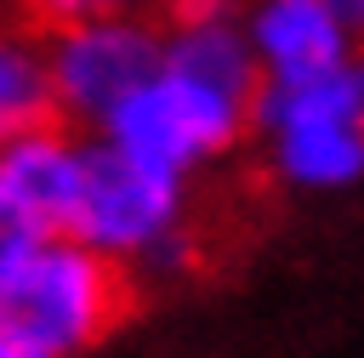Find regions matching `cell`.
I'll list each match as a JSON object with an SVG mask.
<instances>
[{
	"label": "cell",
	"mask_w": 364,
	"mask_h": 358,
	"mask_svg": "<svg viewBox=\"0 0 364 358\" xmlns=\"http://www.w3.org/2000/svg\"><path fill=\"white\" fill-rule=\"evenodd\" d=\"M68 239L91 244L114 267L171 273L188 256V176L125 153L108 136H85V176L68 216Z\"/></svg>",
	"instance_id": "1"
},
{
	"label": "cell",
	"mask_w": 364,
	"mask_h": 358,
	"mask_svg": "<svg viewBox=\"0 0 364 358\" xmlns=\"http://www.w3.org/2000/svg\"><path fill=\"white\" fill-rule=\"evenodd\" d=\"M256 131L290 193H341L364 182V45L330 74L262 85Z\"/></svg>",
	"instance_id": "2"
},
{
	"label": "cell",
	"mask_w": 364,
	"mask_h": 358,
	"mask_svg": "<svg viewBox=\"0 0 364 358\" xmlns=\"http://www.w3.org/2000/svg\"><path fill=\"white\" fill-rule=\"evenodd\" d=\"M0 307L51 358H80L119 324L125 267H114L108 256H97L68 233H40L0 273Z\"/></svg>",
	"instance_id": "3"
},
{
	"label": "cell",
	"mask_w": 364,
	"mask_h": 358,
	"mask_svg": "<svg viewBox=\"0 0 364 358\" xmlns=\"http://www.w3.org/2000/svg\"><path fill=\"white\" fill-rule=\"evenodd\" d=\"M256 119V97H239L216 80H199L188 68L159 63V74L97 131L119 142L125 153L193 176L199 165H216L239 148V136Z\"/></svg>",
	"instance_id": "4"
},
{
	"label": "cell",
	"mask_w": 364,
	"mask_h": 358,
	"mask_svg": "<svg viewBox=\"0 0 364 358\" xmlns=\"http://www.w3.org/2000/svg\"><path fill=\"white\" fill-rule=\"evenodd\" d=\"M159 51H165V23H154L148 11H114L51 28L46 68H51L57 114H68L85 131H102L159 74Z\"/></svg>",
	"instance_id": "5"
},
{
	"label": "cell",
	"mask_w": 364,
	"mask_h": 358,
	"mask_svg": "<svg viewBox=\"0 0 364 358\" xmlns=\"http://www.w3.org/2000/svg\"><path fill=\"white\" fill-rule=\"evenodd\" d=\"M245 34L262 63V85L330 74L358 51V34L336 0H250Z\"/></svg>",
	"instance_id": "6"
},
{
	"label": "cell",
	"mask_w": 364,
	"mask_h": 358,
	"mask_svg": "<svg viewBox=\"0 0 364 358\" xmlns=\"http://www.w3.org/2000/svg\"><path fill=\"white\" fill-rule=\"evenodd\" d=\"M80 176H85V142L68 136L63 125H34L0 148V188L40 233H68Z\"/></svg>",
	"instance_id": "7"
},
{
	"label": "cell",
	"mask_w": 364,
	"mask_h": 358,
	"mask_svg": "<svg viewBox=\"0 0 364 358\" xmlns=\"http://www.w3.org/2000/svg\"><path fill=\"white\" fill-rule=\"evenodd\" d=\"M57 97H51V68H46V40L0 28V148L34 125H51Z\"/></svg>",
	"instance_id": "8"
},
{
	"label": "cell",
	"mask_w": 364,
	"mask_h": 358,
	"mask_svg": "<svg viewBox=\"0 0 364 358\" xmlns=\"http://www.w3.org/2000/svg\"><path fill=\"white\" fill-rule=\"evenodd\" d=\"M154 0H28V11L46 23V28H68V23H85V17H114V11H148Z\"/></svg>",
	"instance_id": "9"
},
{
	"label": "cell",
	"mask_w": 364,
	"mask_h": 358,
	"mask_svg": "<svg viewBox=\"0 0 364 358\" xmlns=\"http://www.w3.org/2000/svg\"><path fill=\"white\" fill-rule=\"evenodd\" d=\"M34 239H40V227H34V222L17 210V199L0 188V273H6V267H11V261L34 244Z\"/></svg>",
	"instance_id": "10"
},
{
	"label": "cell",
	"mask_w": 364,
	"mask_h": 358,
	"mask_svg": "<svg viewBox=\"0 0 364 358\" xmlns=\"http://www.w3.org/2000/svg\"><path fill=\"white\" fill-rule=\"evenodd\" d=\"M0 358H51L40 341H28L11 318H6V307H0Z\"/></svg>",
	"instance_id": "11"
},
{
	"label": "cell",
	"mask_w": 364,
	"mask_h": 358,
	"mask_svg": "<svg viewBox=\"0 0 364 358\" xmlns=\"http://www.w3.org/2000/svg\"><path fill=\"white\" fill-rule=\"evenodd\" d=\"M336 6H341V17L353 23V34L364 40V0H336Z\"/></svg>",
	"instance_id": "12"
},
{
	"label": "cell",
	"mask_w": 364,
	"mask_h": 358,
	"mask_svg": "<svg viewBox=\"0 0 364 358\" xmlns=\"http://www.w3.org/2000/svg\"><path fill=\"white\" fill-rule=\"evenodd\" d=\"M182 6H199V0H182Z\"/></svg>",
	"instance_id": "13"
}]
</instances>
